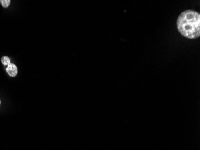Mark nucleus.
<instances>
[{
  "label": "nucleus",
  "instance_id": "obj_1",
  "mask_svg": "<svg viewBox=\"0 0 200 150\" xmlns=\"http://www.w3.org/2000/svg\"><path fill=\"white\" fill-rule=\"evenodd\" d=\"M177 27L184 37L194 39L200 36V15L193 10L183 12L177 20Z\"/></svg>",
  "mask_w": 200,
  "mask_h": 150
},
{
  "label": "nucleus",
  "instance_id": "obj_2",
  "mask_svg": "<svg viewBox=\"0 0 200 150\" xmlns=\"http://www.w3.org/2000/svg\"><path fill=\"white\" fill-rule=\"evenodd\" d=\"M6 71L10 76L15 77L18 74V68L14 64L10 63L6 68Z\"/></svg>",
  "mask_w": 200,
  "mask_h": 150
},
{
  "label": "nucleus",
  "instance_id": "obj_3",
  "mask_svg": "<svg viewBox=\"0 0 200 150\" xmlns=\"http://www.w3.org/2000/svg\"><path fill=\"white\" fill-rule=\"evenodd\" d=\"M1 61V63H2V64L4 65V66L8 65V64H10V58L8 56H2Z\"/></svg>",
  "mask_w": 200,
  "mask_h": 150
},
{
  "label": "nucleus",
  "instance_id": "obj_4",
  "mask_svg": "<svg viewBox=\"0 0 200 150\" xmlns=\"http://www.w3.org/2000/svg\"><path fill=\"white\" fill-rule=\"evenodd\" d=\"M10 2L11 1L10 0H1L0 1V3L2 5V7L4 8L8 7L9 6V5L10 4Z\"/></svg>",
  "mask_w": 200,
  "mask_h": 150
}]
</instances>
